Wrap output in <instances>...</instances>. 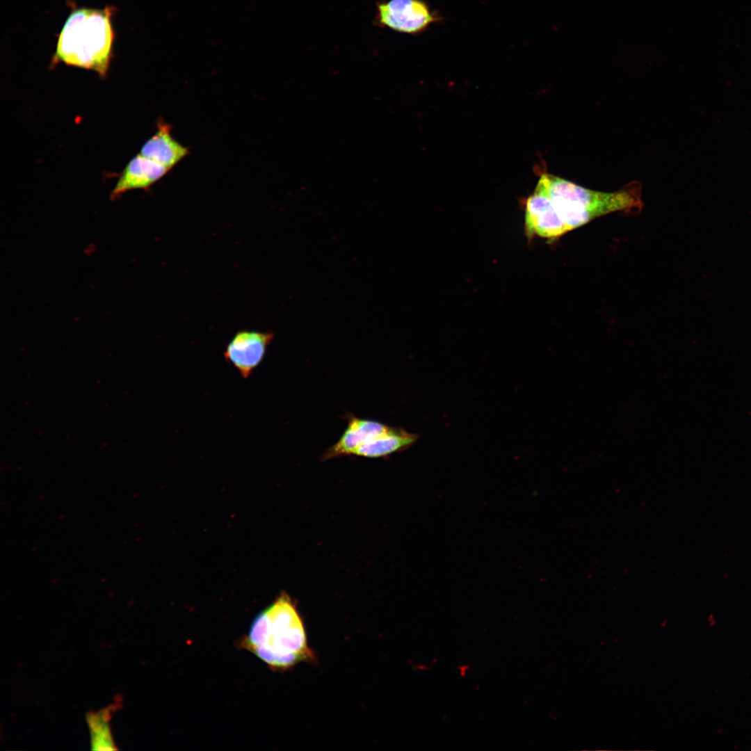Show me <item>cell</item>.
Returning <instances> with one entry per match:
<instances>
[{"instance_id": "8992f818", "label": "cell", "mask_w": 751, "mask_h": 751, "mask_svg": "<svg viewBox=\"0 0 751 751\" xmlns=\"http://www.w3.org/2000/svg\"><path fill=\"white\" fill-rule=\"evenodd\" d=\"M273 332L243 330L227 344L224 356L244 378H248L263 360Z\"/></svg>"}, {"instance_id": "3957f363", "label": "cell", "mask_w": 751, "mask_h": 751, "mask_svg": "<svg viewBox=\"0 0 751 751\" xmlns=\"http://www.w3.org/2000/svg\"><path fill=\"white\" fill-rule=\"evenodd\" d=\"M535 188L551 200L571 230L611 213L639 211L643 207L640 188L637 184L613 192H602L544 173Z\"/></svg>"}, {"instance_id": "ba28073f", "label": "cell", "mask_w": 751, "mask_h": 751, "mask_svg": "<svg viewBox=\"0 0 751 751\" xmlns=\"http://www.w3.org/2000/svg\"><path fill=\"white\" fill-rule=\"evenodd\" d=\"M169 168L138 154L126 165L120 176L111 197L114 199L128 191L149 189L161 179Z\"/></svg>"}, {"instance_id": "5b68a950", "label": "cell", "mask_w": 751, "mask_h": 751, "mask_svg": "<svg viewBox=\"0 0 751 751\" xmlns=\"http://www.w3.org/2000/svg\"><path fill=\"white\" fill-rule=\"evenodd\" d=\"M525 230L530 239L538 236L550 241L572 231L551 200L537 188L526 201Z\"/></svg>"}, {"instance_id": "7a4b0ae2", "label": "cell", "mask_w": 751, "mask_h": 751, "mask_svg": "<svg viewBox=\"0 0 751 751\" xmlns=\"http://www.w3.org/2000/svg\"><path fill=\"white\" fill-rule=\"evenodd\" d=\"M113 11L112 6L73 10L58 35L52 63L91 70L104 78L113 56Z\"/></svg>"}, {"instance_id": "8fae6325", "label": "cell", "mask_w": 751, "mask_h": 751, "mask_svg": "<svg viewBox=\"0 0 751 751\" xmlns=\"http://www.w3.org/2000/svg\"><path fill=\"white\" fill-rule=\"evenodd\" d=\"M110 719L111 712L107 709L88 713L87 722L93 750H116L111 734Z\"/></svg>"}, {"instance_id": "6da1fadb", "label": "cell", "mask_w": 751, "mask_h": 751, "mask_svg": "<svg viewBox=\"0 0 751 751\" xmlns=\"http://www.w3.org/2000/svg\"><path fill=\"white\" fill-rule=\"evenodd\" d=\"M241 645L274 670L313 658L295 601L284 592L255 617Z\"/></svg>"}, {"instance_id": "9c48e42d", "label": "cell", "mask_w": 751, "mask_h": 751, "mask_svg": "<svg viewBox=\"0 0 751 751\" xmlns=\"http://www.w3.org/2000/svg\"><path fill=\"white\" fill-rule=\"evenodd\" d=\"M158 129L140 149V154L153 160L170 170L187 156L189 149L177 141L171 135V127L161 120Z\"/></svg>"}, {"instance_id": "30bf717a", "label": "cell", "mask_w": 751, "mask_h": 751, "mask_svg": "<svg viewBox=\"0 0 751 751\" xmlns=\"http://www.w3.org/2000/svg\"><path fill=\"white\" fill-rule=\"evenodd\" d=\"M419 435L402 428L391 427L379 437L357 448L352 455L369 458H384L410 448Z\"/></svg>"}, {"instance_id": "277c9868", "label": "cell", "mask_w": 751, "mask_h": 751, "mask_svg": "<svg viewBox=\"0 0 751 751\" xmlns=\"http://www.w3.org/2000/svg\"><path fill=\"white\" fill-rule=\"evenodd\" d=\"M377 22L396 32L417 34L433 23L436 17L421 0H387L376 6Z\"/></svg>"}, {"instance_id": "52a82bcc", "label": "cell", "mask_w": 751, "mask_h": 751, "mask_svg": "<svg viewBox=\"0 0 751 751\" xmlns=\"http://www.w3.org/2000/svg\"><path fill=\"white\" fill-rule=\"evenodd\" d=\"M348 425L339 439L322 455V460L352 455L354 451L364 444L386 433L389 426L381 422L361 419L348 414Z\"/></svg>"}]
</instances>
